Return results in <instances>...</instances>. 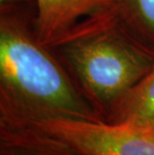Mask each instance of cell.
<instances>
[{"label": "cell", "instance_id": "1", "mask_svg": "<svg viewBox=\"0 0 154 155\" xmlns=\"http://www.w3.org/2000/svg\"><path fill=\"white\" fill-rule=\"evenodd\" d=\"M27 7L0 8V82L5 99L37 114V121L51 117L97 119L59 57L38 39L35 14Z\"/></svg>", "mask_w": 154, "mask_h": 155}, {"label": "cell", "instance_id": "2", "mask_svg": "<svg viewBox=\"0 0 154 155\" xmlns=\"http://www.w3.org/2000/svg\"><path fill=\"white\" fill-rule=\"evenodd\" d=\"M99 104H116L154 66V47L113 11L83 23L51 47Z\"/></svg>", "mask_w": 154, "mask_h": 155}, {"label": "cell", "instance_id": "3", "mask_svg": "<svg viewBox=\"0 0 154 155\" xmlns=\"http://www.w3.org/2000/svg\"><path fill=\"white\" fill-rule=\"evenodd\" d=\"M32 125L86 155H154V129L150 128L70 117L46 118Z\"/></svg>", "mask_w": 154, "mask_h": 155}, {"label": "cell", "instance_id": "4", "mask_svg": "<svg viewBox=\"0 0 154 155\" xmlns=\"http://www.w3.org/2000/svg\"><path fill=\"white\" fill-rule=\"evenodd\" d=\"M38 39L49 47L83 23L114 10L115 0H35Z\"/></svg>", "mask_w": 154, "mask_h": 155}, {"label": "cell", "instance_id": "5", "mask_svg": "<svg viewBox=\"0 0 154 155\" xmlns=\"http://www.w3.org/2000/svg\"><path fill=\"white\" fill-rule=\"evenodd\" d=\"M114 123L154 129V66L113 106Z\"/></svg>", "mask_w": 154, "mask_h": 155}, {"label": "cell", "instance_id": "6", "mask_svg": "<svg viewBox=\"0 0 154 155\" xmlns=\"http://www.w3.org/2000/svg\"><path fill=\"white\" fill-rule=\"evenodd\" d=\"M115 11L131 31L154 47V0H115Z\"/></svg>", "mask_w": 154, "mask_h": 155}, {"label": "cell", "instance_id": "7", "mask_svg": "<svg viewBox=\"0 0 154 155\" xmlns=\"http://www.w3.org/2000/svg\"><path fill=\"white\" fill-rule=\"evenodd\" d=\"M35 2V0H0L1 5H15V4H29Z\"/></svg>", "mask_w": 154, "mask_h": 155}]
</instances>
